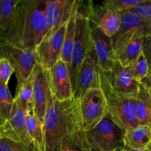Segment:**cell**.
Listing matches in <instances>:
<instances>
[{"label": "cell", "instance_id": "obj_1", "mask_svg": "<svg viewBox=\"0 0 151 151\" xmlns=\"http://www.w3.org/2000/svg\"><path fill=\"white\" fill-rule=\"evenodd\" d=\"M47 32L44 1L19 0L0 38L23 50L35 52Z\"/></svg>", "mask_w": 151, "mask_h": 151}, {"label": "cell", "instance_id": "obj_2", "mask_svg": "<svg viewBox=\"0 0 151 151\" xmlns=\"http://www.w3.org/2000/svg\"><path fill=\"white\" fill-rule=\"evenodd\" d=\"M47 103L44 122L45 151H59L63 139L82 121L79 100L58 101L53 96L47 78Z\"/></svg>", "mask_w": 151, "mask_h": 151}, {"label": "cell", "instance_id": "obj_3", "mask_svg": "<svg viewBox=\"0 0 151 151\" xmlns=\"http://www.w3.org/2000/svg\"><path fill=\"white\" fill-rule=\"evenodd\" d=\"M100 88L107 103V116L123 131L139 125L135 106V96L120 94L114 91L100 72Z\"/></svg>", "mask_w": 151, "mask_h": 151}, {"label": "cell", "instance_id": "obj_4", "mask_svg": "<svg viewBox=\"0 0 151 151\" xmlns=\"http://www.w3.org/2000/svg\"><path fill=\"white\" fill-rule=\"evenodd\" d=\"M91 25L88 13V3L87 1H81L77 12L75 42L72 62L69 69L73 94L76 88L77 78L80 67L91 45Z\"/></svg>", "mask_w": 151, "mask_h": 151}, {"label": "cell", "instance_id": "obj_5", "mask_svg": "<svg viewBox=\"0 0 151 151\" xmlns=\"http://www.w3.org/2000/svg\"><path fill=\"white\" fill-rule=\"evenodd\" d=\"M88 142L95 151H115L124 147L125 131L106 116L92 130L86 131Z\"/></svg>", "mask_w": 151, "mask_h": 151}, {"label": "cell", "instance_id": "obj_6", "mask_svg": "<svg viewBox=\"0 0 151 151\" xmlns=\"http://www.w3.org/2000/svg\"><path fill=\"white\" fill-rule=\"evenodd\" d=\"M0 58H5L14 69L17 88L27 79L37 64L35 52L23 50L0 38Z\"/></svg>", "mask_w": 151, "mask_h": 151}, {"label": "cell", "instance_id": "obj_7", "mask_svg": "<svg viewBox=\"0 0 151 151\" xmlns=\"http://www.w3.org/2000/svg\"><path fill=\"white\" fill-rule=\"evenodd\" d=\"M79 100L83 125L86 131L92 130L107 116V103L101 88H92Z\"/></svg>", "mask_w": 151, "mask_h": 151}, {"label": "cell", "instance_id": "obj_8", "mask_svg": "<svg viewBox=\"0 0 151 151\" xmlns=\"http://www.w3.org/2000/svg\"><path fill=\"white\" fill-rule=\"evenodd\" d=\"M122 20L117 32L112 37L111 43L116 55L131 40L139 34L147 35L151 32V23L131 11L121 13Z\"/></svg>", "mask_w": 151, "mask_h": 151}, {"label": "cell", "instance_id": "obj_9", "mask_svg": "<svg viewBox=\"0 0 151 151\" xmlns=\"http://www.w3.org/2000/svg\"><path fill=\"white\" fill-rule=\"evenodd\" d=\"M80 1L77 0H44L47 32L44 39L52 35L62 25L67 23L79 6Z\"/></svg>", "mask_w": 151, "mask_h": 151}, {"label": "cell", "instance_id": "obj_10", "mask_svg": "<svg viewBox=\"0 0 151 151\" xmlns=\"http://www.w3.org/2000/svg\"><path fill=\"white\" fill-rule=\"evenodd\" d=\"M0 136L16 142L22 143L33 151H37L34 142L27 129L26 113L13 105L8 119L0 124Z\"/></svg>", "mask_w": 151, "mask_h": 151}, {"label": "cell", "instance_id": "obj_11", "mask_svg": "<svg viewBox=\"0 0 151 151\" xmlns=\"http://www.w3.org/2000/svg\"><path fill=\"white\" fill-rule=\"evenodd\" d=\"M97 88H100V68L91 44L78 72L74 97L80 99L88 90Z\"/></svg>", "mask_w": 151, "mask_h": 151}, {"label": "cell", "instance_id": "obj_12", "mask_svg": "<svg viewBox=\"0 0 151 151\" xmlns=\"http://www.w3.org/2000/svg\"><path fill=\"white\" fill-rule=\"evenodd\" d=\"M87 3L91 24L98 27L105 35L111 38L120 27L121 13L109 7L103 1L100 4H94L91 1H88Z\"/></svg>", "mask_w": 151, "mask_h": 151}, {"label": "cell", "instance_id": "obj_13", "mask_svg": "<svg viewBox=\"0 0 151 151\" xmlns=\"http://www.w3.org/2000/svg\"><path fill=\"white\" fill-rule=\"evenodd\" d=\"M66 24L62 25L52 35L43 39L35 50L37 63L44 70L50 71L60 59Z\"/></svg>", "mask_w": 151, "mask_h": 151}, {"label": "cell", "instance_id": "obj_14", "mask_svg": "<svg viewBox=\"0 0 151 151\" xmlns=\"http://www.w3.org/2000/svg\"><path fill=\"white\" fill-rule=\"evenodd\" d=\"M100 72L106 82L115 92L125 95L135 96L139 90V84L128 71L118 61H116L111 70L108 72Z\"/></svg>", "mask_w": 151, "mask_h": 151}, {"label": "cell", "instance_id": "obj_15", "mask_svg": "<svg viewBox=\"0 0 151 151\" xmlns=\"http://www.w3.org/2000/svg\"><path fill=\"white\" fill-rule=\"evenodd\" d=\"M47 72L49 85L53 96L63 102L74 97L69 67L59 59L54 66Z\"/></svg>", "mask_w": 151, "mask_h": 151}, {"label": "cell", "instance_id": "obj_16", "mask_svg": "<svg viewBox=\"0 0 151 151\" xmlns=\"http://www.w3.org/2000/svg\"><path fill=\"white\" fill-rule=\"evenodd\" d=\"M91 25V40L95 52L97 63L100 71L108 72L111 70L116 63V57L111 38L105 35L101 29Z\"/></svg>", "mask_w": 151, "mask_h": 151}, {"label": "cell", "instance_id": "obj_17", "mask_svg": "<svg viewBox=\"0 0 151 151\" xmlns=\"http://www.w3.org/2000/svg\"><path fill=\"white\" fill-rule=\"evenodd\" d=\"M35 78L32 88V112L44 125L47 103V72L37 63L34 68Z\"/></svg>", "mask_w": 151, "mask_h": 151}, {"label": "cell", "instance_id": "obj_18", "mask_svg": "<svg viewBox=\"0 0 151 151\" xmlns=\"http://www.w3.org/2000/svg\"><path fill=\"white\" fill-rule=\"evenodd\" d=\"M59 151H95L88 142L82 121L63 139Z\"/></svg>", "mask_w": 151, "mask_h": 151}, {"label": "cell", "instance_id": "obj_19", "mask_svg": "<svg viewBox=\"0 0 151 151\" xmlns=\"http://www.w3.org/2000/svg\"><path fill=\"white\" fill-rule=\"evenodd\" d=\"M151 138L150 125H138L125 131L124 145L133 149L147 148Z\"/></svg>", "mask_w": 151, "mask_h": 151}, {"label": "cell", "instance_id": "obj_20", "mask_svg": "<svg viewBox=\"0 0 151 151\" xmlns=\"http://www.w3.org/2000/svg\"><path fill=\"white\" fill-rule=\"evenodd\" d=\"M135 106L139 124L151 126V91L141 83L135 95Z\"/></svg>", "mask_w": 151, "mask_h": 151}, {"label": "cell", "instance_id": "obj_21", "mask_svg": "<svg viewBox=\"0 0 151 151\" xmlns=\"http://www.w3.org/2000/svg\"><path fill=\"white\" fill-rule=\"evenodd\" d=\"M146 35L139 34L131 40L116 55V61L128 68L137 59L143 50V42Z\"/></svg>", "mask_w": 151, "mask_h": 151}, {"label": "cell", "instance_id": "obj_22", "mask_svg": "<svg viewBox=\"0 0 151 151\" xmlns=\"http://www.w3.org/2000/svg\"><path fill=\"white\" fill-rule=\"evenodd\" d=\"M78 7L75 10V12H74L73 14L72 15L70 19L67 22V24H66V32H65L64 40H63V47H62V51L60 58V60H63L67 65L69 69L71 65V62H72V51H73L74 42H75V38L77 12H78Z\"/></svg>", "mask_w": 151, "mask_h": 151}, {"label": "cell", "instance_id": "obj_23", "mask_svg": "<svg viewBox=\"0 0 151 151\" xmlns=\"http://www.w3.org/2000/svg\"><path fill=\"white\" fill-rule=\"evenodd\" d=\"M26 125L37 151H45L44 125L34 114L32 109L26 113Z\"/></svg>", "mask_w": 151, "mask_h": 151}, {"label": "cell", "instance_id": "obj_24", "mask_svg": "<svg viewBox=\"0 0 151 151\" xmlns=\"http://www.w3.org/2000/svg\"><path fill=\"white\" fill-rule=\"evenodd\" d=\"M35 78L34 69L29 78L24 81L19 88L16 89V97H15V104L19 109L27 113L29 111L32 107V88H33V81Z\"/></svg>", "mask_w": 151, "mask_h": 151}, {"label": "cell", "instance_id": "obj_25", "mask_svg": "<svg viewBox=\"0 0 151 151\" xmlns=\"http://www.w3.org/2000/svg\"><path fill=\"white\" fill-rule=\"evenodd\" d=\"M14 103L15 100L10 94L8 86L0 83V124L8 119Z\"/></svg>", "mask_w": 151, "mask_h": 151}, {"label": "cell", "instance_id": "obj_26", "mask_svg": "<svg viewBox=\"0 0 151 151\" xmlns=\"http://www.w3.org/2000/svg\"><path fill=\"white\" fill-rule=\"evenodd\" d=\"M128 69L133 78L139 83L141 82L147 76L149 69V64L143 52V50L137 60L131 66H128Z\"/></svg>", "mask_w": 151, "mask_h": 151}, {"label": "cell", "instance_id": "obj_27", "mask_svg": "<svg viewBox=\"0 0 151 151\" xmlns=\"http://www.w3.org/2000/svg\"><path fill=\"white\" fill-rule=\"evenodd\" d=\"M19 0H0V30L7 27Z\"/></svg>", "mask_w": 151, "mask_h": 151}, {"label": "cell", "instance_id": "obj_28", "mask_svg": "<svg viewBox=\"0 0 151 151\" xmlns=\"http://www.w3.org/2000/svg\"><path fill=\"white\" fill-rule=\"evenodd\" d=\"M150 0H107L103 3L111 8L122 13L148 3Z\"/></svg>", "mask_w": 151, "mask_h": 151}, {"label": "cell", "instance_id": "obj_29", "mask_svg": "<svg viewBox=\"0 0 151 151\" xmlns=\"http://www.w3.org/2000/svg\"><path fill=\"white\" fill-rule=\"evenodd\" d=\"M0 151H33L22 143L0 136Z\"/></svg>", "mask_w": 151, "mask_h": 151}, {"label": "cell", "instance_id": "obj_30", "mask_svg": "<svg viewBox=\"0 0 151 151\" xmlns=\"http://www.w3.org/2000/svg\"><path fill=\"white\" fill-rule=\"evenodd\" d=\"M14 69L10 62L5 58H0V83L7 85Z\"/></svg>", "mask_w": 151, "mask_h": 151}, {"label": "cell", "instance_id": "obj_31", "mask_svg": "<svg viewBox=\"0 0 151 151\" xmlns=\"http://www.w3.org/2000/svg\"><path fill=\"white\" fill-rule=\"evenodd\" d=\"M128 11L136 13L142 19L151 23V0H150V1L147 4L138 6V7L128 10Z\"/></svg>", "mask_w": 151, "mask_h": 151}, {"label": "cell", "instance_id": "obj_32", "mask_svg": "<svg viewBox=\"0 0 151 151\" xmlns=\"http://www.w3.org/2000/svg\"><path fill=\"white\" fill-rule=\"evenodd\" d=\"M143 52L150 66L151 65V32L145 36L143 42Z\"/></svg>", "mask_w": 151, "mask_h": 151}, {"label": "cell", "instance_id": "obj_33", "mask_svg": "<svg viewBox=\"0 0 151 151\" xmlns=\"http://www.w3.org/2000/svg\"><path fill=\"white\" fill-rule=\"evenodd\" d=\"M140 83L151 91V65L149 66V69L147 76L140 82Z\"/></svg>", "mask_w": 151, "mask_h": 151}, {"label": "cell", "instance_id": "obj_34", "mask_svg": "<svg viewBox=\"0 0 151 151\" xmlns=\"http://www.w3.org/2000/svg\"><path fill=\"white\" fill-rule=\"evenodd\" d=\"M122 151H149L147 150V148L145 149H141V150H137V149H133L131 147H128V146L124 145V147H122Z\"/></svg>", "mask_w": 151, "mask_h": 151}, {"label": "cell", "instance_id": "obj_35", "mask_svg": "<svg viewBox=\"0 0 151 151\" xmlns=\"http://www.w3.org/2000/svg\"><path fill=\"white\" fill-rule=\"evenodd\" d=\"M147 150H148L149 151H151V138H150V142H149V144H148V145H147Z\"/></svg>", "mask_w": 151, "mask_h": 151}, {"label": "cell", "instance_id": "obj_36", "mask_svg": "<svg viewBox=\"0 0 151 151\" xmlns=\"http://www.w3.org/2000/svg\"><path fill=\"white\" fill-rule=\"evenodd\" d=\"M122 149H119V150H115V151H122Z\"/></svg>", "mask_w": 151, "mask_h": 151}]
</instances>
